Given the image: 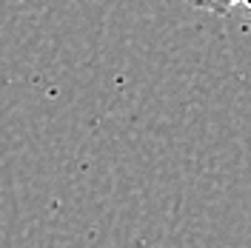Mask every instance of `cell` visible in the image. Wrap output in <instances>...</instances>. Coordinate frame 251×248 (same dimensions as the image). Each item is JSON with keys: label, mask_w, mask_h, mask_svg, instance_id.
Here are the masks:
<instances>
[{"label": "cell", "mask_w": 251, "mask_h": 248, "mask_svg": "<svg viewBox=\"0 0 251 248\" xmlns=\"http://www.w3.org/2000/svg\"><path fill=\"white\" fill-rule=\"evenodd\" d=\"M188 3L197 9H205V12H214V15H228L237 0H188Z\"/></svg>", "instance_id": "1"}, {"label": "cell", "mask_w": 251, "mask_h": 248, "mask_svg": "<svg viewBox=\"0 0 251 248\" xmlns=\"http://www.w3.org/2000/svg\"><path fill=\"white\" fill-rule=\"evenodd\" d=\"M237 3H243V6H246V9L251 12V0H237Z\"/></svg>", "instance_id": "2"}]
</instances>
